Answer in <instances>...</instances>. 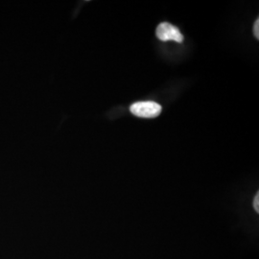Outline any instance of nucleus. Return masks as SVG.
<instances>
[{
	"label": "nucleus",
	"instance_id": "obj_1",
	"mask_svg": "<svg viewBox=\"0 0 259 259\" xmlns=\"http://www.w3.org/2000/svg\"><path fill=\"white\" fill-rule=\"evenodd\" d=\"M161 111V106L153 101L137 102L130 107V111L134 115L141 118H155L160 114Z\"/></svg>",
	"mask_w": 259,
	"mask_h": 259
},
{
	"label": "nucleus",
	"instance_id": "obj_2",
	"mask_svg": "<svg viewBox=\"0 0 259 259\" xmlns=\"http://www.w3.org/2000/svg\"><path fill=\"white\" fill-rule=\"evenodd\" d=\"M156 35L162 41L174 40L179 44L184 41V36L179 28L168 22H162L157 26Z\"/></svg>",
	"mask_w": 259,
	"mask_h": 259
},
{
	"label": "nucleus",
	"instance_id": "obj_3",
	"mask_svg": "<svg viewBox=\"0 0 259 259\" xmlns=\"http://www.w3.org/2000/svg\"><path fill=\"white\" fill-rule=\"evenodd\" d=\"M253 35L257 39L259 38V19H257L253 25Z\"/></svg>",
	"mask_w": 259,
	"mask_h": 259
},
{
	"label": "nucleus",
	"instance_id": "obj_4",
	"mask_svg": "<svg viewBox=\"0 0 259 259\" xmlns=\"http://www.w3.org/2000/svg\"><path fill=\"white\" fill-rule=\"evenodd\" d=\"M253 207L255 209L256 212H258L259 210V195L258 193L256 194V196L254 197V200H253Z\"/></svg>",
	"mask_w": 259,
	"mask_h": 259
}]
</instances>
